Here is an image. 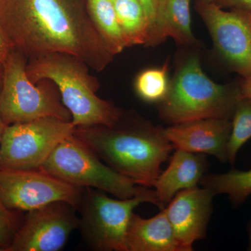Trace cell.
<instances>
[{
	"label": "cell",
	"instance_id": "cell-33",
	"mask_svg": "<svg viewBox=\"0 0 251 251\" xmlns=\"http://www.w3.org/2000/svg\"><path fill=\"white\" fill-rule=\"evenodd\" d=\"M112 1H115V0H112Z\"/></svg>",
	"mask_w": 251,
	"mask_h": 251
},
{
	"label": "cell",
	"instance_id": "cell-13",
	"mask_svg": "<svg viewBox=\"0 0 251 251\" xmlns=\"http://www.w3.org/2000/svg\"><path fill=\"white\" fill-rule=\"evenodd\" d=\"M231 130L230 120L208 118L175 124L164 128V134L175 150L212 155L226 162Z\"/></svg>",
	"mask_w": 251,
	"mask_h": 251
},
{
	"label": "cell",
	"instance_id": "cell-12",
	"mask_svg": "<svg viewBox=\"0 0 251 251\" xmlns=\"http://www.w3.org/2000/svg\"><path fill=\"white\" fill-rule=\"evenodd\" d=\"M214 196L209 188L196 186L176 193L165 207L181 251H193V244L206 237Z\"/></svg>",
	"mask_w": 251,
	"mask_h": 251
},
{
	"label": "cell",
	"instance_id": "cell-27",
	"mask_svg": "<svg viewBox=\"0 0 251 251\" xmlns=\"http://www.w3.org/2000/svg\"><path fill=\"white\" fill-rule=\"evenodd\" d=\"M237 11L238 14L241 16V18L244 20V22L247 23L249 27L250 28L251 30V13L248 12V11H243V10L234 9Z\"/></svg>",
	"mask_w": 251,
	"mask_h": 251
},
{
	"label": "cell",
	"instance_id": "cell-7",
	"mask_svg": "<svg viewBox=\"0 0 251 251\" xmlns=\"http://www.w3.org/2000/svg\"><path fill=\"white\" fill-rule=\"evenodd\" d=\"M40 169L73 186L95 188L120 199L134 197L146 187L114 171L74 134L54 149Z\"/></svg>",
	"mask_w": 251,
	"mask_h": 251
},
{
	"label": "cell",
	"instance_id": "cell-10",
	"mask_svg": "<svg viewBox=\"0 0 251 251\" xmlns=\"http://www.w3.org/2000/svg\"><path fill=\"white\" fill-rule=\"evenodd\" d=\"M76 209L57 201L28 211L8 251H58L79 227Z\"/></svg>",
	"mask_w": 251,
	"mask_h": 251
},
{
	"label": "cell",
	"instance_id": "cell-9",
	"mask_svg": "<svg viewBox=\"0 0 251 251\" xmlns=\"http://www.w3.org/2000/svg\"><path fill=\"white\" fill-rule=\"evenodd\" d=\"M84 188L77 187L40 169H0V200L13 211H30L64 201L77 209Z\"/></svg>",
	"mask_w": 251,
	"mask_h": 251
},
{
	"label": "cell",
	"instance_id": "cell-5",
	"mask_svg": "<svg viewBox=\"0 0 251 251\" xmlns=\"http://www.w3.org/2000/svg\"><path fill=\"white\" fill-rule=\"evenodd\" d=\"M27 62L22 53L12 50L3 63L0 115L5 125L46 117L72 122V114L63 104L55 84L49 80L31 82L26 72Z\"/></svg>",
	"mask_w": 251,
	"mask_h": 251
},
{
	"label": "cell",
	"instance_id": "cell-15",
	"mask_svg": "<svg viewBox=\"0 0 251 251\" xmlns=\"http://www.w3.org/2000/svg\"><path fill=\"white\" fill-rule=\"evenodd\" d=\"M191 0H158L145 46H156L171 37L182 45L197 44L191 29Z\"/></svg>",
	"mask_w": 251,
	"mask_h": 251
},
{
	"label": "cell",
	"instance_id": "cell-2",
	"mask_svg": "<svg viewBox=\"0 0 251 251\" xmlns=\"http://www.w3.org/2000/svg\"><path fill=\"white\" fill-rule=\"evenodd\" d=\"M74 135L114 171L149 188L174 150L163 127L134 112L124 111L112 125L75 127Z\"/></svg>",
	"mask_w": 251,
	"mask_h": 251
},
{
	"label": "cell",
	"instance_id": "cell-11",
	"mask_svg": "<svg viewBox=\"0 0 251 251\" xmlns=\"http://www.w3.org/2000/svg\"><path fill=\"white\" fill-rule=\"evenodd\" d=\"M195 8L229 69L242 77L251 75V30L237 11L202 0H197Z\"/></svg>",
	"mask_w": 251,
	"mask_h": 251
},
{
	"label": "cell",
	"instance_id": "cell-26",
	"mask_svg": "<svg viewBox=\"0 0 251 251\" xmlns=\"http://www.w3.org/2000/svg\"><path fill=\"white\" fill-rule=\"evenodd\" d=\"M238 84L242 97L251 100V75L242 77V80L239 81Z\"/></svg>",
	"mask_w": 251,
	"mask_h": 251
},
{
	"label": "cell",
	"instance_id": "cell-30",
	"mask_svg": "<svg viewBox=\"0 0 251 251\" xmlns=\"http://www.w3.org/2000/svg\"><path fill=\"white\" fill-rule=\"evenodd\" d=\"M3 69L2 66H0V90H1V83H2Z\"/></svg>",
	"mask_w": 251,
	"mask_h": 251
},
{
	"label": "cell",
	"instance_id": "cell-4",
	"mask_svg": "<svg viewBox=\"0 0 251 251\" xmlns=\"http://www.w3.org/2000/svg\"><path fill=\"white\" fill-rule=\"evenodd\" d=\"M241 99L239 84L216 83L203 72L199 57L193 55L176 71L158 112L172 125L208 118L232 120Z\"/></svg>",
	"mask_w": 251,
	"mask_h": 251
},
{
	"label": "cell",
	"instance_id": "cell-25",
	"mask_svg": "<svg viewBox=\"0 0 251 251\" xmlns=\"http://www.w3.org/2000/svg\"><path fill=\"white\" fill-rule=\"evenodd\" d=\"M143 6L145 14L150 22V27L156 16L158 0H138Z\"/></svg>",
	"mask_w": 251,
	"mask_h": 251
},
{
	"label": "cell",
	"instance_id": "cell-22",
	"mask_svg": "<svg viewBox=\"0 0 251 251\" xmlns=\"http://www.w3.org/2000/svg\"><path fill=\"white\" fill-rule=\"evenodd\" d=\"M21 224L16 211L8 209L0 200V248L4 251H8Z\"/></svg>",
	"mask_w": 251,
	"mask_h": 251
},
{
	"label": "cell",
	"instance_id": "cell-32",
	"mask_svg": "<svg viewBox=\"0 0 251 251\" xmlns=\"http://www.w3.org/2000/svg\"><path fill=\"white\" fill-rule=\"evenodd\" d=\"M0 251H4L1 248H0Z\"/></svg>",
	"mask_w": 251,
	"mask_h": 251
},
{
	"label": "cell",
	"instance_id": "cell-16",
	"mask_svg": "<svg viewBox=\"0 0 251 251\" xmlns=\"http://www.w3.org/2000/svg\"><path fill=\"white\" fill-rule=\"evenodd\" d=\"M128 251H182L166 210L150 219L133 213L126 234Z\"/></svg>",
	"mask_w": 251,
	"mask_h": 251
},
{
	"label": "cell",
	"instance_id": "cell-18",
	"mask_svg": "<svg viewBox=\"0 0 251 251\" xmlns=\"http://www.w3.org/2000/svg\"><path fill=\"white\" fill-rule=\"evenodd\" d=\"M200 184L214 194H226L234 206L242 204L251 195V169H232L223 174L204 175Z\"/></svg>",
	"mask_w": 251,
	"mask_h": 251
},
{
	"label": "cell",
	"instance_id": "cell-14",
	"mask_svg": "<svg viewBox=\"0 0 251 251\" xmlns=\"http://www.w3.org/2000/svg\"><path fill=\"white\" fill-rule=\"evenodd\" d=\"M208 166L205 154L175 150L169 166L161 172L153 186L162 206L166 207L179 191L198 186Z\"/></svg>",
	"mask_w": 251,
	"mask_h": 251
},
{
	"label": "cell",
	"instance_id": "cell-17",
	"mask_svg": "<svg viewBox=\"0 0 251 251\" xmlns=\"http://www.w3.org/2000/svg\"><path fill=\"white\" fill-rule=\"evenodd\" d=\"M91 16L112 53H120L128 47L112 0H88Z\"/></svg>",
	"mask_w": 251,
	"mask_h": 251
},
{
	"label": "cell",
	"instance_id": "cell-8",
	"mask_svg": "<svg viewBox=\"0 0 251 251\" xmlns=\"http://www.w3.org/2000/svg\"><path fill=\"white\" fill-rule=\"evenodd\" d=\"M75 128L72 122L52 117L6 126L0 142V169H39Z\"/></svg>",
	"mask_w": 251,
	"mask_h": 251
},
{
	"label": "cell",
	"instance_id": "cell-24",
	"mask_svg": "<svg viewBox=\"0 0 251 251\" xmlns=\"http://www.w3.org/2000/svg\"><path fill=\"white\" fill-rule=\"evenodd\" d=\"M11 50V44L0 26V66H2Z\"/></svg>",
	"mask_w": 251,
	"mask_h": 251
},
{
	"label": "cell",
	"instance_id": "cell-21",
	"mask_svg": "<svg viewBox=\"0 0 251 251\" xmlns=\"http://www.w3.org/2000/svg\"><path fill=\"white\" fill-rule=\"evenodd\" d=\"M231 121L232 130L227 148V161L233 164L240 149L251 138L250 99L242 97L236 105Z\"/></svg>",
	"mask_w": 251,
	"mask_h": 251
},
{
	"label": "cell",
	"instance_id": "cell-31",
	"mask_svg": "<svg viewBox=\"0 0 251 251\" xmlns=\"http://www.w3.org/2000/svg\"><path fill=\"white\" fill-rule=\"evenodd\" d=\"M202 1H214V0H202Z\"/></svg>",
	"mask_w": 251,
	"mask_h": 251
},
{
	"label": "cell",
	"instance_id": "cell-23",
	"mask_svg": "<svg viewBox=\"0 0 251 251\" xmlns=\"http://www.w3.org/2000/svg\"><path fill=\"white\" fill-rule=\"evenodd\" d=\"M223 9H239L251 13V0H214Z\"/></svg>",
	"mask_w": 251,
	"mask_h": 251
},
{
	"label": "cell",
	"instance_id": "cell-6",
	"mask_svg": "<svg viewBox=\"0 0 251 251\" xmlns=\"http://www.w3.org/2000/svg\"><path fill=\"white\" fill-rule=\"evenodd\" d=\"M148 202L164 209L154 189L145 187L142 192L128 199H113L103 191L84 188L77 211L80 214L81 235L90 249L97 251H128L126 234L133 210Z\"/></svg>",
	"mask_w": 251,
	"mask_h": 251
},
{
	"label": "cell",
	"instance_id": "cell-28",
	"mask_svg": "<svg viewBox=\"0 0 251 251\" xmlns=\"http://www.w3.org/2000/svg\"><path fill=\"white\" fill-rule=\"evenodd\" d=\"M6 127V125H5L2 118H1V115H0V142H1V138H2V135L3 133H4V129Z\"/></svg>",
	"mask_w": 251,
	"mask_h": 251
},
{
	"label": "cell",
	"instance_id": "cell-1",
	"mask_svg": "<svg viewBox=\"0 0 251 251\" xmlns=\"http://www.w3.org/2000/svg\"><path fill=\"white\" fill-rule=\"evenodd\" d=\"M0 26L12 50L27 60L70 54L101 72L115 56L92 20L88 0H0Z\"/></svg>",
	"mask_w": 251,
	"mask_h": 251
},
{
	"label": "cell",
	"instance_id": "cell-3",
	"mask_svg": "<svg viewBox=\"0 0 251 251\" xmlns=\"http://www.w3.org/2000/svg\"><path fill=\"white\" fill-rule=\"evenodd\" d=\"M89 68L74 56L52 53L27 60L26 72L34 83L49 80L55 84L75 127L114 125L124 110L97 97L99 83Z\"/></svg>",
	"mask_w": 251,
	"mask_h": 251
},
{
	"label": "cell",
	"instance_id": "cell-20",
	"mask_svg": "<svg viewBox=\"0 0 251 251\" xmlns=\"http://www.w3.org/2000/svg\"><path fill=\"white\" fill-rule=\"evenodd\" d=\"M168 62L161 68L146 69L140 73L135 82L136 93L148 103H161L170 88Z\"/></svg>",
	"mask_w": 251,
	"mask_h": 251
},
{
	"label": "cell",
	"instance_id": "cell-29",
	"mask_svg": "<svg viewBox=\"0 0 251 251\" xmlns=\"http://www.w3.org/2000/svg\"><path fill=\"white\" fill-rule=\"evenodd\" d=\"M249 246H248V250L251 251V222L250 226L249 227Z\"/></svg>",
	"mask_w": 251,
	"mask_h": 251
},
{
	"label": "cell",
	"instance_id": "cell-19",
	"mask_svg": "<svg viewBox=\"0 0 251 251\" xmlns=\"http://www.w3.org/2000/svg\"><path fill=\"white\" fill-rule=\"evenodd\" d=\"M115 11L128 47L145 45L150 22L138 0H115Z\"/></svg>",
	"mask_w": 251,
	"mask_h": 251
}]
</instances>
